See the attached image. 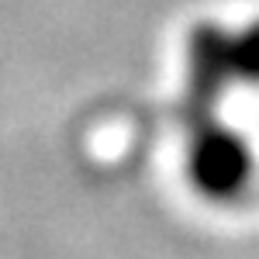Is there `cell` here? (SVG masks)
I'll return each instance as SVG.
<instances>
[{
    "mask_svg": "<svg viewBox=\"0 0 259 259\" xmlns=\"http://www.w3.org/2000/svg\"><path fill=\"white\" fill-rule=\"evenodd\" d=\"M252 149L232 128H207L187 135V173L194 190L207 200H232L252 180Z\"/></svg>",
    "mask_w": 259,
    "mask_h": 259,
    "instance_id": "7a4b0ae2",
    "label": "cell"
},
{
    "mask_svg": "<svg viewBox=\"0 0 259 259\" xmlns=\"http://www.w3.org/2000/svg\"><path fill=\"white\" fill-rule=\"evenodd\" d=\"M239 83H259V21L242 31L197 24L187 38V90L180 100L187 135L218 128V104Z\"/></svg>",
    "mask_w": 259,
    "mask_h": 259,
    "instance_id": "6da1fadb",
    "label": "cell"
}]
</instances>
